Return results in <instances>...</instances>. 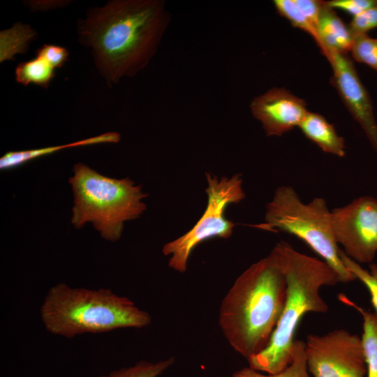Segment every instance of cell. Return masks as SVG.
<instances>
[{"instance_id":"1","label":"cell","mask_w":377,"mask_h":377,"mask_svg":"<svg viewBox=\"0 0 377 377\" xmlns=\"http://www.w3.org/2000/svg\"><path fill=\"white\" fill-rule=\"evenodd\" d=\"M170 15L161 0H112L77 20L79 43L90 50L109 87L142 70L156 53Z\"/></svg>"},{"instance_id":"2","label":"cell","mask_w":377,"mask_h":377,"mask_svg":"<svg viewBox=\"0 0 377 377\" xmlns=\"http://www.w3.org/2000/svg\"><path fill=\"white\" fill-rule=\"evenodd\" d=\"M286 298L285 275L271 251L244 271L221 301L219 324L230 346L247 360L263 350Z\"/></svg>"},{"instance_id":"3","label":"cell","mask_w":377,"mask_h":377,"mask_svg":"<svg viewBox=\"0 0 377 377\" xmlns=\"http://www.w3.org/2000/svg\"><path fill=\"white\" fill-rule=\"evenodd\" d=\"M272 251L285 275L286 302L267 347L247 360L252 369L271 374L291 362L294 337L303 316L327 311L329 306L320 295V288L341 282L339 274L323 260L300 253L287 242L277 243Z\"/></svg>"},{"instance_id":"4","label":"cell","mask_w":377,"mask_h":377,"mask_svg":"<svg viewBox=\"0 0 377 377\" xmlns=\"http://www.w3.org/2000/svg\"><path fill=\"white\" fill-rule=\"evenodd\" d=\"M40 313L47 331L67 338L118 328H141L151 322L149 313L110 289L73 288L61 283L48 290Z\"/></svg>"},{"instance_id":"5","label":"cell","mask_w":377,"mask_h":377,"mask_svg":"<svg viewBox=\"0 0 377 377\" xmlns=\"http://www.w3.org/2000/svg\"><path fill=\"white\" fill-rule=\"evenodd\" d=\"M69 179L74 195L71 222L77 228L91 222L103 238L118 240L124 222L139 217L145 210L147 194L129 177L110 178L83 163L73 167Z\"/></svg>"},{"instance_id":"6","label":"cell","mask_w":377,"mask_h":377,"mask_svg":"<svg viewBox=\"0 0 377 377\" xmlns=\"http://www.w3.org/2000/svg\"><path fill=\"white\" fill-rule=\"evenodd\" d=\"M253 226L297 237L339 274L341 282L356 279L340 258V249L332 229V212L323 198H315L309 203H304L293 187L279 186L266 205L264 222Z\"/></svg>"},{"instance_id":"7","label":"cell","mask_w":377,"mask_h":377,"mask_svg":"<svg viewBox=\"0 0 377 377\" xmlns=\"http://www.w3.org/2000/svg\"><path fill=\"white\" fill-rule=\"evenodd\" d=\"M206 178L207 203L203 214L187 232L163 246V253L170 256L168 266L180 273L186 271L190 255L198 244L211 238L231 236L235 223L225 217V211L230 205L245 198L241 175L219 179L206 172Z\"/></svg>"},{"instance_id":"8","label":"cell","mask_w":377,"mask_h":377,"mask_svg":"<svg viewBox=\"0 0 377 377\" xmlns=\"http://www.w3.org/2000/svg\"><path fill=\"white\" fill-rule=\"evenodd\" d=\"M307 367L313 377H367L361 337L343 329L306 337Z\"/></svg>"},{"instance_id":"9","label":"cell","mask_w":377,"mask_h":377,"mask_svg":"<svg viewBox=\"0 0 377 377\" xmlns=\"http://www.w3.org/2000/svg\"><path fill=\"white\" fill-rule=\"evenodd\" d=\"M332 212L335 239L357 263H369L377 253V199L362 196Z\"/></svg>"},{"instance_id":"10","label":"cell","mask_w":377,"mask_h":377,"mask_svg":"<svg viewBox=\"0 0 377 377\" xmlns=\"http://www.w3.org/2000/svg\"><path fill=\"white\" fill-rule=\"evenodd\" d=\"M330 62V81L354 119L364 130L377 154V124L369 95L362 84L351 59L328 46L320 48Z\"/></svg>"},{"instance_id":"11","label":"cell","mask_w":377,"mask_h":377,"mask_svg":"<svg viewBox=\"0 0 377 377\" xmlns=\"http://www.w3.org/2000/svg\"><path fill=\"white\" fill-rule=\"evenodd\" d=\"M267 136H281L298 127L307 112L306 103L283 87H274L255 97L250 104Z\"/></svg>"},{"instance_id":"12","label":"cell","mask_w":377,"mask_h":377,"mask_svg":"<svg viewBox=\"0 0 377 377\" xmlns=\"http://www.w3.org/2000/svg\"><path fill=\"white\" fill-rule=\"evenodd\" d=\"M298 128L306 138L324 152L339 157L345 155L344 139L337 134L334 126L320 114L309 111Z\"/></svg>"},{"instance_id":"13","label":"cell","mask_w":377,"mask_h":377,"mask_svg":"<svg viewBox=\"0 0 377 377\" xmlns=\"http://www.w3.org/2000/svg\"><path fill=\"white\" fill-rule=\"evenodd\" d=\"M319 47L328 46L342 54L350 50L353 35L333 8L325 1L321 8L317 24Z\"/></svg>"},{"instance_id":"14","label":"cell","mask_w":377,"mask_h":377,"mask_svg":"<svg viewBox=\"0 0 377 377\" xmlns=\"http://www.w3.org/2000/svg\"><path fill=\"white\" fill-rule=\"evenodd\" d=\"M120 140V135L116 132H108L101 135L80 140L64 145L47 147L41 149L9 151L0 158V168L9 169L19 166L29 161L51 154L59 150L74 147L91 145L101 143H117Z\"/></svg>"},{"instance_id":"15","label":"cell","mask_w":377,"mask_h":377,"mask_svg":"<svg viewBox=\"0 0 377 377\" xmlns=\"http://www.w3.org/2000/svg\"><path fill=\"white\" fill-rule=\"evenodd\" d=\"M338 297L343 304L354 308L362 317L361 339L366 360L367 377H377V314L359 306L343 294H339Z\"/></svg>"},{"instance_id":"16","label":"cell","mask_w":377,"mask_h":377,"mask_svg":"<svg viewBox=\"0 0 377 377\" xmlns=\"http://www.w3.org/2000/svg\"><path fill=\"white\" fill-rule=\"evenodd\" d=\"M37 31L30 25L16 22L0 31V62L14 60L15 55L26 54L31 43L36 40Z\"/></svg>"},{"instance_id":"17","label":"cell","mask_w":377,"mask_h":377,"mask_svg":"<svg viewBox=\"0 0 377 377\" xmlns=\"http://www.w3.org/2000/svg\"><path fill=\"white\" fill-rule=\"evenodd\" d=\"M307 367L306 343L295 339L293 345V359L284 369L276 374H266L250 367L235 371L232 377H311Z\"/></svg>"},{"instance_id":"18","label":"cell","mask_w":377,"mask_h":377,"mask_svg":"<svg viewBox=\"0 0 377 377\" xmlns=\"http://www.w3.org/2000/svg\"><path fill=\"white\" fill-rule=\"evenodd\" d=\"M15 80L24 86L34 84L47 88L55 76L54 68L44 59L35 58L20 63L15 70Z\"/></svg>"},{"instance_id":"19","label":"cell","mask_w":377,"mask_h":377,"mask_svg":"<svg viewBox=\"0 0 377 377\" xmlns=\"http://www.w3.org/2000/svg\"><path fill=\"white\" fill-rule=\"evenodd\" d=\"M174 362L173 357L156 362L142 360L132 367L112 371L100 377H158Z\"/></svg>"},{"instance_id":"20","label":"cell","mask_w":377,"mask_h":377,"mask_svg":"<svg viewBox=\"0 0 377 377\" xmlns=\"http://www.w3.org/2000/svg\"><path fill=\"white\" fill-rule=\"evenodd\" d=\"M339 256L348 271L367 287L377 314V265L371 264L368 271L362 267L360 264L348 258L342 249L339 251Z\"/></svg>"},{"instance_id":"21","label":"cell","mask_w":377,"mask_h":377,"mask_svg":"<svg viewBox=\"0 0 377 377\" xmlns=\"http://www.w3.org/2000/svg\"><path fill=\"white\" fill-rule=\"evenodd\" d=\"M273 3L281 16L287 19L293 27L301 29L311 35L317 44L319 43L316 27L297 7L294 0H274Z\"/></svg>"},{"instance_id":"22","label":"cell","mask_w":377,"mask_h":377,"mask_svg":"<svg viewBox=\"0 0 377 377\" xmlns=\"http://www.w3.org/2000/svg\"><path fill=\"white\" fill-rule=\"evenodd\" d=\"M350 52L355 61L377 71V38H372L367 34H355L353 36Z\"/></svg>"},{"instance_id":"23","label":"cell","mask_w":377,"mask_h":377,"mask_svg":"<svg viewBox=\"0 0 377 377\" xmlns=\"http://www.w3.org/2000/svg\"><path fill=\"white\" fill-rule=\"evenodd\" d=\"M353 36L367 32L377 27V4L364 12L354 16L348 25Z\"/></svg>"},{"instance_id":"24","label":"cell","mask_w":377,"mask_h":377,"mask_svg":"<svg viewBox=\"0 0 377 377\" xmlns=\"http://www.w3.org/2000/svg\"><path fill=\"white\" fill-rule=\"evenodd\" d=\"M36 57L44 59L54 68H61L68 60V52L59 45L45 44L36 50Z\"/></svg>"},{"instance_id":"25","label":"cell","mask_w":377,"mask_h":377,"mask_svg":"<svg viewBox=\"0 0 377 377\" xmlns=\"http://www.w3.org/2000/svg\"><path fill=\"white\" fill-rule=\"evenodd\" d=\"M332 8L342 10L356 16L377 4V0H332L327 1Z\"/></svg>"},{"instance_id":"26","label":"cell","mask_w":377,"mask_h":377,"mask_svg":"<svg viewBox=\"0 0 377 377\" xmlns=\"http://www.w3.org/2000/svg\"><path fill=\"white\" fill-rule=\"evenodd\" d=\"M294 1L317 30L320 13L325 1L294 0Z\"/></svg>"},{"instance_id":"27","label":"cell","mask_w":377,"mask_h":377,"mask_svg":"<svg viewBox=\"0 0 377 377\" xmlns=\"http://www.w3.org/2000/svg\"><path fill=\"white\" fill-rule=\"evenodd\" d=\"M31 11L47 10L63 8L68 5L71 1H25Z\"/></svg>"}]
</instances>
